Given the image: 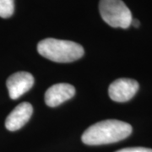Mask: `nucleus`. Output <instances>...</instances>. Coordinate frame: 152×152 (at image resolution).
I'll return each instance as SVG.
<instances>
[{
  "label": "nucleus",
  "instance_id": "1a4fd4ad",
  "mask_svg": "<svg viewBox=\"0 0 152 152\" xmlns=\"http://www.w3.org/2000/svg\"><path fill=\"white\" fill-rule=\"evenodd\" d=\"M116 152H152V149L144 148V147H131L122 149Z\"/></svg>",
  "mask_w": 152,
  "mask_h": 152
},
{
  "label": "nucleus",
  "instance_id": "6e6552de",
  "mask_svg": "<svg viewBox=\"0 0 152 152\" xmlns=\"http://www.w3.org/2000/svg\"><path fill=\"white\" fill-rule=\"evenodd\" d=\"M15 1L14 0H0V17L10 18L14 14Z\"/></svg>",
  "mask_w": 152,
  "mask_h": 152
},
{
  "label": "nucleus",
  "instance_id": "f03ea898",
  "mask_svg": "<svg viewBox=\"0 0 152 152\" xmlns=\"http://www.w3.org/2000/svg\"><path fill=\"white\" fill-rule=\"evenodd\" d=\"M39 54L56 63H71L80 59L84 55V48L80 44L72 41L47 38L39 42Z\"/></svg>",
  "mask_w": 152,
  "mask_h": 152
},
{
  "label": "nucleus",
  "instance_id": "20e7f679",
  "mask_svg": "<svg viewBox=\"0 0 152 152\" xmlns=\"http://www.w3.org/2000/svg\"><path fill=\"white\" fill-rule=\"evenodd\" d=\"M139 87V83L134 80L128 78L118 79L109 86V96L114 102H126L134 96Z\"/></svg>",
  "mask_w": 152,
  "mask_h": 152
},
{
  "label": "nucleus",
  "instance_id": "7ed1b4c3",
  "mask_svg": "<svg viewBox=\"0 0 152 152\" xmlns=\"http://www.w3.org/2000/svg\"><path fill=\"white\" fill-rule=\"evenodd\" d=\"M99 11L102 20L112 27L127 29L131 26V11L122 0H100Z\"/></svg>",
  "mask_w": 152,
  "mask_h": 152
},
{
  "label": "nucleus",
  "instance_id": "f257e3e1",
  "mask_svg": "<svg viewBox=\"0 0 152 152\" xmlns=\"http://www.w3.org/2000/svg\"><path fill=\"white\" fill-rule=\"evenodd\" d=\"M132 126L115 119L104 120L89 127L82 134L83 143L88 145H102L121 141L130 135Z\"/></svg>",
  "mask_w": 152,
  "mask_h": 152
},
{
  "label": "nucleus",
  "instance_id": "9d476101",
  "mask_svg": "<svg viewBox=\"0 0 152 152\" xmlns=\"http://www.w3.org/2000/svg\"><path fill=\"white\" fill-rule=\"evenodd\" d=\"M131 25L133 26H134L135 28H138L140 26V23L138 20H132V22H131Z\"/></svg>",
  "mask_w": 152,
  "mask_h": 152
},
{
  "label": "nucleus",
  "instance_id": "39448f33",
  "mask_svg": "<svg viewBox=\"0 0 152 152\" xmlns=\"http://www.w3.org/2000/svg\"><path fill=\"white\" fill-rule=\"evenodd\" d=\"M11 99L15 100L26 93L34 85V78L27 72H17L10 75L6 82Z\"/></svg>",
  "mask_w": 152,
  "mask_h": 152
},
{
  "label": "nucleus",
  "instance_id": "0eeeda50",
  "mask_svg": "<svg viewBox=\"0 0 152 152\" xmlns=\"http://www.w3.org/2000/svg\"><path fill=\"white\" fill-rule=\"evenodd\" d=\"M33 113V107L29 102L19 104L5 120V127L8 130L16 131L22 128L31 118Z\"/></svg>",
  "mask_w": 152,
  "mask_h": 152
},
{
  "label": "nucleus",
  "instance_id": "423d86ee",
  "mask_svg": "<svg viewBox=\"0 0 152 152\" xmlns=\"http://www.w3.org/2000/svg\"><path fill=\"white\" fill-rule=\"evenodd\" d=\"M75 94V89L72 85L58 83L48 89L45 93V102L48 107H55L73 97Z\"/></svg>",
  "mask_w": 152,
  "mask_h": 152
}]
</instances>
